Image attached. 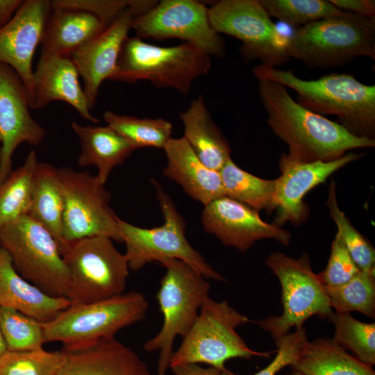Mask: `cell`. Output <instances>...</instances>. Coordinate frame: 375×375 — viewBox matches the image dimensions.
Segmentation results:
<instances>
[{
	"mask_svg": "<svg viewBox=\"0 0 375 375\" xmlns=\"http://www.w3.org/2000/svg\"><path fill=\"white\" fill-rule=\"evenodd\" d=\"M375 276L360 271L351 280L337 287L325 285L331 308L336 312L357 311L374 319Z\"/></svg>",
	"mask_w": 375,
	"mask_h": 375,
	"instance_id": "cell-32",
	"label": "cell"
},
{
	"mask_svg": "<svg viewBox=\"0 0 375 375\" xmlns=\"http://www.w3.org/2000/svg\"><path fill=\"white\" fill-rule=\"evenodd\" d=\"M62 256L69 272L67 298L72 303L99 301L124 292L128 264L111 238L92 236L72 242Z\"/></svg>",
	"mask_w": 375,
	"mask_h": 375,
	"instance_id": "cell-10",
	"label": "cell"
},
{
	"mask_svg": "<svg viewBox=\"0 0 375 375\" xmlns=\"http://www.w3.org/2000/svg\"><path fill=\"white\" fill-rule=\"evenodd\" d=\"M249 321L226 300L218 302L208 297L193 326L174 351L169 368L181 364L206 363L224 370L225 362L231 358H269L276 351H253L237 333L238 326Z\"/></svg>",
	"mask_w": 375,
	"mask_h": 375,
	"instance_id": "cell-6",
	"label": "cell"
},
{
	"mask_svg": "<svg viewBox=\"0 0 375 375\" xmlns=\"http://www.w3.org/2000/svg\"><path fill=\"white\" fill-rule=\"evenodd\" d=\"M267 122L289 147L288 154L304 162L337 160L356 149L375 147V139L358 137L340 124L295 101L284 85L257 78Z\"/></svg>",
	"mask_w": 375,
	"mask_h": 375,
	"instance_id": "cell-1",
	"label": "cell"
},
{
	"mask_svg": "<svg viewBox=\"0 0 375 375\" xmlns=\"http://www.w3.org/2000/svg\"><path fill=\"white\" fill-rule=\"evenodd\" d=\"M64 199L58 169L38 162L33 176L32 197L27 215L44 227L58 242L61 254L66 248L62 237Z\"/></svg>",
	"mask_w": 375,
	"mask_h": 375,
	"instance_id": "cell-27",
	"label": "cell"
},
{
	"mask_svg": "<svg viewBox=\"0 0 375 375\" xmlns=\"http://www.w3.org/2000/svg\"><path fill=\"white\" fill-rule=\"evenodd\" d=\"M72 127L81 144L78 165L95 166L98 169L96 176L103 185L112 170L122 164L135 151L124 138L107 125L83 126L72 122Z\"/></svg>",
	"mask_w": 375,
	"mask_h": 375,
	"instance_id": "cell-25",
	"label": "cell"
},
{
	"mask_svg": "<svg viewBox=\"0 0 375 375\" xmlns=\"http://www.w3.org/2000/svg\"><path fill=\"white\" fill-rule=\"evenodd\" d=\"M152 182L156 188L163 224L145 228L121 219L118 221L122 241L126 245L124 254L129 269L137 272L151 262L161 263L166 260L178 259L190 265L206 279L226 281L188 242L185 235L183 218L160 185L156 181Z\"/></svg>",
	"mask_w": 375,
	"mask_h": 375,
	"instance_id": "cell-7",
	"label": "cell"
},
{
	"mask_svg": "<svg viewBox=\"0 0 375 375\" xmlns=\"http://www.w3.org/2000/svg\"><path fill=\"white\" fill-rule=\"evenodd\" d=\"M329 318L335 329L333 340L372 367L375 363V324L358 321L350 313L333 312Z\"/></svg>",
	"mask_w": 375,
	"mask_h": 375,
	"instance_id": "cell-34",
	"label": "cell"
},
{
	"mask_svg": "<svg viewBox=\"0 0 375 375\" xmlns=\"http://www.w3.org/2000/svg\"><path fill=\"white\" fill-rule=\"evenodd\" d=\"M106 26L85 12L52 9L44 30L42 49L56 56L70 57Z\"/></svg>",
	"mask_w": 375,
	"mask_h": 375,
	"instance_id": "cell-26",
	"label": "cell"
},
{
	"mask_svg": "<svg viewBox=\"0 0 375 375\" xmlns=\"http://www.w3.org/2000/svg\"><path fill=\"white\" fill-rule=\"evenodd\" d=\"M135 17L133 12L126 9L101 33L70 56L83 79V89L90 109L97 101L102 82L111 81L116 72L122 47L128 37Z\"/></svg>",
	"mask_w": 375,
	"mask_h": 375,
	"instance_id": "cell-19",
	"label": "cell"
},
{
	"mask_svg": "<svg viewBox=\"0 0 375 375\" xmlns=\"http://www.w3.org/2000/svg\"><path fill=\"white\" fill-rule=\"evenodd\" d=\"M0 329L7 351H25L42 348V324L17 310L0 307Z\"/></svg>",
	"mask_w": 375,
	"mask_h": 375,
	"instance_id": "cell-36",
	"label": "cell"
},
{
	"mask_svg": "<svg viewBox=\"0 0 375 375\" xmlns=\"http://www.w3.org/2000/svg\"><path fill=\"white\" fill-rule=\"evenodd\" d=\"M62 362L61 350L6 351L0 356V375H57Z\"/></svg>",
	"mask_w": 375,
	"mask_h": 375,
	"instance_id": "cell-37",
	"label": "cell"
},
{
	"mask_svg": "<svg viewBox=\"0 0 375 375\" xmlns=\"http://www.w3.org/2000/svg\"><path fill=\"white\" fill-rule=\"evenodd\" d=\"M326 205L338 232L353 260L362 272L375 276V250L367 239L351 224L338 203L335 183L328 188Z\"/></svg>",
	"mask_w": 375,
	"mask_h": 375,
	"instance_id": "cell-33",
	"label": "cell"
},
{
	"mask_svg": "<svg viewBox=\"0 0 375 375\" xmlns=\"http://www.w3.org/2000/svg\"><path fill=\"white\" fill-rule=\"evenodd\" d=\"M179 117L184 126L183 138L197 156L207 167L219 172L231 158V149L214 123L203 98L199 96L193 100Z\"/></svg>",
	"mask_w": 375,
	"mask_h": 375,
	"instance_id": "cell-24",
	"label": "cell"
},
{
	"mask_svg": "<svg viewBox=\"0 0 375 375\" xmlns=\"http://www.w3.org/2000/svg\"><path fill=\"white\" fill-rule=\"evenodd\" d=\"M79 73L70 57L42 50L33 75L31 109H41L54 101L71 105L85 119L99 121L90 112L88 101L78 80Z\"/></svg>",
	"mask_w": 375,
	"mask_h": 375,
	"instance_id": "cell-21",
	"label": "cell"
},
{
	"mask_svg": "<svg viewBox=\"0 0 375 375\" xmlns=\"http://www.w3.org/2000/svg\"><path fill=\"white\" fill-rule=\"evenodd\" d=\"M291 367L307 375H375L371 367L329 338L308 341Z\"/></svg>",
	"mask_w": 375,
	"mask_h": 375,
	"instance_id": "cell-28",
	"label": "cell"
},
{
	"mask_svg": "<svg viewBox=\"0 0 375 375\" xmlns=\"http://www.w3.org/2000/svg\"><path fill=\"white\" fill-rule=\"evenodd\" d=\"M107 126L124 138L135 149H164L172 138V124L162 118H139L107 110L103 115Z\"/></svg>",
	"mask_w": 375,
	"mask_h": 375,
	"instance_id": "cell-30",
	"label": "cell"
},
{
	"mask_svg": "<svg viewBox=\"0 0 375 375\" xmlns=\"http://www.w3.org/2000/svg\"><path fill=\"white\" fill-rule=\"evenodd\" d=\"M286 375H307V374H305L303 373H301L300 372H297V371H295V370H292V372L290 374H288Z\"/></svg>",
	"mask_w": 375,
	"mask_h": 375,
	"instance_id": "cell-45",
	"label": "cell"
},
{
	"mask_svg": "<svg viewBox=\"0 0 375 375\" xmlns=\"http://www.w3.org/2000/svg\"><path fill=\"white\" fill-rule=\"evenodd\" d=\"M201 222L204 229L224 245L242 252L262 239L288 245L292 238L288 231L263 221L258 211L226 196L204 206Z\"/></svg>",
	"mask_w": 375,
	"mask_h": 375,
	"instance_id": "cell-17",
	"label": "cell"
},
{
	"mask_svg": "<svg viewBox=\"0 0 375 375\" xmlns=\"http://www.w3.org/2000/svg\"><path fill=\"white\" fill-rule=\"evenodd\" d=\"M212 28L242 42L244 60L278 67L289 60L288 38L283 35L259 0H222L208 8Z\"/></svg>",
	"mask_w": 375,
	"mask_h": 375,
	"instance_id": "cell-12",
	"label": "cell"
},
{
	"mask_svg": "<svg viewBox=\"0 0 375 375\" xmlns=\"http://www.w3.org/2000/svg\"><path fill=\"white\" fill-rule=\"evenodd\" d=\"M267 265L279 280L282 290L283 312L256 322L276 339L295 327L303 326L310 317H330L332 308L325 285L315 274L307 253L299 258L275 251L269 255Z\"/></svg>",
	"mask_w": 375,
	"mask_h": 375,
	"instance_id": "cell-11",
	"label": "cell"
},
{
	"mask_svg": "<svg viewBox=\"0 0 375 375\" xmlns=\"http://www.w3.org/2000/svg\"><path fill=\"white\" fill-rule=\"evenodd\" d=\"M70 304L68 298L50 295L24 279L15 269L8 253L1 248L0 307L17 310L46 323Z\"/></svg>",
	"mask_w": 375,
	"mask_h": 375,
	"instance_id": "cell-23",
	"label": "cell"
},
{
	"mask_svg": "<svg viewBox=\"0 0 375 375\" xmlns=\"http://www.w3.org/2000/svg\"><path fill=\"white\" fill-rule=\"evenodd\" d=\"M64 199L62 237L69 243L92 236L122 242L110 194L96 176L67 167L58 169ZM66 249V248H65Z\"/></svg>",
	"mask_w": 375,
	"mask_h": 375,
	"instance_id": "cell-13",
	"label": "cell"
},
{
	"mask_svg": "<svg viewBox=\"0 0 375 375\" xmlns=\"http://www.w3.org/2000/svg\"><path fill=\"white\" fill-rule=\"evenodd\" d=\"M276 352L274 360L265 368L253 375H276L287 366L295 363L303 352L307 342L306 330L303 326L296 328L293 333H288L275 339ZM215 375H237L225 369L219 370L215 368Z\"/></svg>",
	"mask_w": 375,
	"mask_h": 375,
	"instance_id": "cell-38",
	"label": "cell"
},
{
	"mask_svg": "<svg viewBox=\"0 0 375 375\" xmlns=\"http://www.w3.org/2000/svg\"><path fill=\"white\" fill-rule=\"evenodd\" d=\"M360 271L342 238L336 233L331 244L327 265L318 274L322 281L328 287L340 286L351 280Z\"/></svg>",
	"mask_w": 375,
	"mask_h": 375,
	"instance_id": "cell-39",
	"label": "cell"
},
{
	"mask_svg": "<svg viewBox=\"0 0 375 375\" xmlns=\"http://www.w3.org/2000/svg\"><path fill=\"white\" fill-rule=\"evenodd\" d=\"M51 11V1H24L12 19L0 29V63L10 66L18 74L29 100L33 90V58Z\"/></svg>",
	"mask_w": 375,
	"mask_h": 375,
	"instance_id": "cell-18",
	"label": "cell"
},
{
	"mask_svg": "<svg viewBox=\"0 0 375 375\" xmlns=\"http://www.w3.org/2000/svg\"><path fill=\"white\" fill-rule=\"evenodd\" d=\"M270 17L293 27L335 16L345 15L326 0H259Z\"/></svg>",
	"mask_w": 375,
	"mask_h": 375,
	"instance_id": "cell-35",
	"label": "cell"
},
{
	"mask_svg": "<svg viewBox=\"0 0 375 375\" xmlns=\"http://www.w3.org/2000/svg\"><path fill=\"white\" fill-rule=\"evenodd\" d=\"M287 54L310 67L344 65L359 56L375 58V18L347 12L298 29L288 38Z\"/></svg>",
	"mask_w": 375,
	"mask_h": 375,
	"instance_id": "cell-4",
	"label": "cell"
},
{
	"mask_svg": "<svg viewBox=\"0 0 375 375\" xmlns=\"http://www.w3.org/2000/svg\"><path fill=\"white\" fill-rule=\"evenodd\" d=\"M132 28L140 38H176L194 44L210 56L223 58V38L212 28L208 8L194 0H163L133 19Z\"/></svg>",
	"mask_w": 375,
	"mask_h": 375,
	"instance_id": "cell-14",
	"label": "cell"
},
{
	"mask_svg": "<svg viewBox=\"0 0 375 375\" xmlns=\"http://www.w3.org/2000/svg\"><path fill=\"white\" fill-rule=\"evenodd\" d=\"M23 1L21 0H0V29L12 19Z\"/></svg>",
	"mask_w": 375,
	"mask_h": 375,
	"instance_id": "cell-43",
	"label": "cell"
},
{
	"mask_svg": "<svg viewBox=\"0 0 375 375\" xmlns=\"http://www.w3.org/2000/svg\"><path fill=\"white\" fill-rule=\"evenodd\" d=\"M1 241H0V249H1Z\"/></svg>",
	"mask_w": 375,
	"mask_h": 375,
	"instance_id": "cell-46",
	"label": "cell"
},
{
	"mask_svg": "<svg viewBox=\"0 0 375 375\" xmlns=\"http://www.w3.org/2000/svg\"><path fill=\"white\" fill-rule=\"evenodd\" d=\"M175 375H215V368L202 367L198 364H181L170 367Z\"/></svg>",
	"mask_w": 375,
	"mask_h": 375,
	"instance_id": "cell-42",
	"label": "cell"
},
{
	"mask_svg": "<svg viewBox=\"0 0 375 375\" xmlns=\"http://www.w3.org/2000/svg\"><path fill=\"white\" fill-rule=\"evenodd\" d=\"M210 67V56L194 44L160 47L135 35L124 41L111 81L131 83L148 81L156 88L187 94L193 81L206 75Z\"/></svg>",
	"mask_w": 375,
	"mask_h": 375,
	"instance_id": "cell-3",
	"label": "cell"
},
{
	"mask_svg": "<svg viewBox=\"0 0 375 375\" xmlns=\"http://www.w3.org/2000/svg\"><path fill=\"white\" fill-rule=\"evenodd\" d=\"M63 362L57 375H153L131 348L112 338L61 349Z\"/></svg>",
	"mask_w": 375,
	"mask_h": 375,
	"instance_id": "cell-20",
	"label": "cell"
},
{
	"mask_svg": "<svg viewBox=\"0 0 375 375\" xmlns=\"http://www.w3.org/2000/svg\"><path fill=\"white\" fill-rule=\"evenodd\" d=\"M131 1L53 0L51 1V6L52 9L88 12L96 17L107 27L129 8Z\"/></svg>",
	"mask_w": 375,
	"mask_h": 375,
	"instance_id": "cell-40",
	"label": "cell"
},
{
	"mask_svg": "<svg viewBox=\"0 0 375 375\" xmlns=\"http://www.w3.org/2000/svg\"><path fill=\"white\" fill-rule=\"evenodd\" d=\"M0 241L24 279L50 295L68 297V269L58 242L40 224L23 215L0 228Z\"/></svg>",
	"mask_w": 375,
	"mask_h": 375,
	"instance_id": "cell-9",
	"label": "cell"
},
{
	"mask_svg": "<svg viewBox=\"0 0 375 375\" xmlns=\"http://www.w3.org/2000/svg\"><path fill=\"white\" fill-rule=\"evenodd\" d=\"M225 196L258 211H272L276 179L254 176L239 167L231 158L219 171Z\"/></svg>",
	"mask_w": 375,
	"mask_h": 375,
	"instance_id": "cell-29",
	"label": "cell"
},
{
	"mask_svg": "<svg viewBox=\"0 0 375 375\" xmlns=\"http://www.w3.org/2000/svg\"><path fill=\"white\" fill-rule=\"evenodd\" d=\"M338 8L343 11L374 18L375 15V1L374 0H330Z\"/></svg>",
	"mask_w": 375,
	"mask_h": 375,
	"instance_id": "cell-41",
	"label": "cell"
},
{
	"mask_svg": "<svg viewBox=\"0 0 375 375\" xmlns=\"http://www.w3.org/2000/svg\"><path fill=\"white\" fill-rule=\"evenodd\" d=\"M253 74L256 78L294 90L298 94L299 104L319 115L337 116L340 124L351 133L374 139V85H365L347 74L334 73L315 80H304L292 70L261 64L253 68Z\"/></svg>",
	"mask_w": 375,
	"mask_h": 375,
	"instance_id": "cell-2",
	"label": "cell"
},
{
	"mask_svg": "<svg viewBox=\"0 0 375 375\" xmlns=\"http://www.w3.org/2000/svg\"><path fill=\"white\" fill-rule=\"evenodd\" d=\"M166 272L156 294L163 323L160 331L147 341L144 349L158 351V375H166L177 336L182 338L195 322L200 308L209 297L210 284L188 263L169 259L160 263Z\"/></svg>",
	"mask_w": 375,
	"mask_h": 375,
	"instance_id": "cell-5",
	"label": "cell"
},
{
	"mask_svg": "<svg viewBox=\"0 0 375 375\" xmlns=\"http://www.w3.org/2000/svg\"><path fill=\"white\" fill-rule=\"evenodd\" d=\"M163 149L167 158L165 176L179 184L189 197L205 206L225 196L219 172L204 165L183 137L172 138Z\"/></svg>",
	"mask_w": 375,
	"mask_h": 375,
	"instance_id": "cell-22",
	"label": "cell"
},
{
	"mask_svg": "<svg viewBox=\"0 0 375 375\" xmlns=\"http://www.w3.org/2000/svg\"><path fill=\"white\" fill-rule=\"evenodd\" d=\"M38 163L37 154L31 150L24 163L11 172L0 184V228L28 214L31 203L33 179Z\"/></svg>",
	"mask_w": 375,
	"mask_h": 375,
	"instance_id": "cell-31",
	"label": "cell"
},
{
	"mask_svg": "<svg viewBox=\"0 0 375 375\" xmlns=\"http://www.w3.org/2000/svg\"><path fill=\"white\" fill-rule=\"evenodd\" d=\"M7 351L6 344L0 329V356H1Z\"/></svg>",
	"mask_w": 375,
	"mask_h": 375,
	"instance_id": "cell-44",
	"label": "cell"
},
{
	"mask_svg": "<svg viewBox=\"0 0 375 375\" xmlns=\"http://www.w3.org/2000/svg\"><path fill=\"white\" fill-rule=\"evenodd\" d=\"M27 90L10 66L0 63V184L10 174L12 156L23 143L38 146L45 130L30 112Z\"/></svg>",
	"mask_w": 375,
	"mask_h": 375,
	"instance_id": "cell-15",
	"label": "cell"
},
{
	"mask_svg": "<svg viewBox=\"0 0 375 375\" xmlns=\"http://www.w3.org/2000/svg\"><path fill=\"white\" fill-rule=\"evenodd\" d=\"M361 156L352 152L332 161L301 162L283 153L279 161L281 176L276 179V190L272 211L276 210V225L286 222L296 226L302 223L307 215L303 202L306 194L347 164Z\"/></svg>",
	"mask_w": 375,
	"mask_h": 375,
	"instance_id": "cell-16",
	"label": "cell"
},
{
	"mask_svg": "<svg viewBox=\"0 0 375 375\" xmlns=\"http://www.w3.org/2000/svg\"><path fill=\"white\" fill-rule=\"evenodd\" d=\"M148 308L144 294L135 291L92 303H71L54 319L42 323L44 340L74 347L112 338L119 330L143 320Z\"/></svg>",
	"mask_w": 375,
	"mask_h": 375,
	"instance_id": "cell-8",
	"label": "cell"
}]
</instances>
